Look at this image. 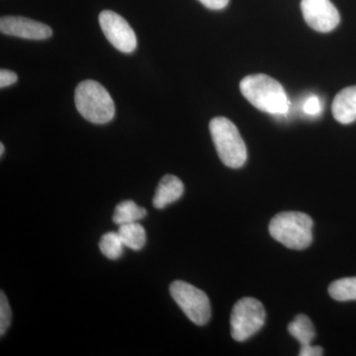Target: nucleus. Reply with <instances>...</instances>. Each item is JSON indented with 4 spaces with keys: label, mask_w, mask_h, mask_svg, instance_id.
Returning a JSON list of instances; mask_svg holds the SVG:
<instances>
[{
    "label": "nucleus",
    "mask_w": 356,
    "mask_h": 356,
    "mask_svg": "<svg viewBox=\"0 0 356 356\" xmlns=\"http://www.w3.org/2000/svg\"><path fill=\"white\" fill-rule=\"evenodd\" d=\"M241 92L255 108L271 115H285L290 102L284 88L266 74L245 76L240 83Z\"/></svg>",
    "instance_id": "1"
},
{
    "label": "nucleus",
    "mask_w": 356,
    "mask_h": 356,
    "mask_svg": "<svg viewBox=\"0 0 356 356\" xmlns=\"http://www.w3.org/2000/svg\"><path fill=\"white\" fill-rule=\"evenodd\" d=\"M312 218L305 213L290 211L276 215L269 224V234L291 250H305L313 242Z\"/></svg>",
    "instance_id": "2"
},
{
    "label": "nucleus",
    "mask_w": 356,
    "mask_h": 356,
    "mask_svg": "<svg viewBox=\"0 0 356 356\" xmlns=\"http://www.w3.org/2000/svg\"><path fill=\"white\" fill-rule=\"evenodd\" d=\"M79 114L93 124H106L115 116V104L107 89L95 81H81L74 91Z\"/></svg>",
    "instance_id": "3"
},
{
    "label": "nucleus",
    "mask_w": 356,
    "mask_h": 356,
    "mask_svg": "<svg viewBox=\"0 0 356 356\" xmlns=\"http://www.w3.org/2000/svg\"><path fill=\"white\" fill-rule=\"evenodd\" d=\"M209 128L222 163L231 168H242L247 161V147L235 124L225 117H216L211 120Z\"/></svg>",
    "instance_id": "4"
},
{
    "label": "nucleus",
    "mask_w": 356,
    "mask_h": 356,
    "mask_svg": "<svg viewBox=\"0 0 356 356\" xmlns=\"http://www.w3.org/2000/svg\"><path fill=\"white\" fill-rule=\"evenodd\" d=\"M266 318V310L261 302L252 297L241 299L232 311V337L240 343L247 341L264 327Z\"/></svg>",
    "instance_id": "5"
},
{
    "label": "nucleus",
    "mask_w": 356,
    "mask_h": 356,
    "mask_svg": "<svg viewBox=\"0 0 356 356\" xmlns=\"http://www.w3.org/2000/svg\"><path fill=\"white\" fill-rule=\"evenodd\" d=\"M170 292L191 322L197 325H204L209 322L211 305L205 292L181 280L175 281L170 285Z\"/></svg>",
    "instance_id": "6"
},
{
    "label": "nucleus",
    "mask_w": 356,
    "mask_h": 356,
    "mask_svg": "<svg viewBox=\"0 0 356 356\" xmlns=\"http://www.w3.org/2000/svg\"><path fill=\"white\" fill-rule=\"evenodd\" d=\"M99 24L104 36L117 50L130 54L137 48V37L133 28L118 13L104 10L99 14Z\"/></svg>",
    "instance_id": "7"
},
{
    "label": "nucleus",
    "mask_w": 356,
    "mask_h": 356,
    "mask_svg": "<svg viewBox=\"0 0 356 356\" xmlns=\"http://www.w3.org/2000/svg\"><path fill=\"white\" fill-rule=\"evenodd\" d=\"M301 10L307 24L318 32H331L341 21L331 0H302Z\"/></svg>",
    "instance_id": "8"
},
{
    "label": "nucleus",
    "mask_w": 356,
    "mask_h": 356,
    "mask_svg": "<svg viewBox=\"0 0 356 356\" xmlns=\"http://www.w3.org/2000/svg\"><path fill=\"white\" fill-rule=\"evenodd\" d=\"M0 31L7 36L28 40H46L53 35L50 26L22 16L1 17Z\"/></svg>",
    "instance_id": "9"
},
{
    "label": "nucleus",
    "mask_w": 356,
    "mask_h": 356,
    "mask_svg": "<svg viewBox=\"0 0 356 356\" xmlns=\"http://www.w3.org/2000/svg\"><path fill=\"white\" fill-rule=\"evenodd\" d=\"M184 185L179 178L166 175L161 178L154 193L153 204L156 209H163L184 195Z\"/></svg>",
    "instance_id": "10"
},
{
    "label": "nucleus",
    "mask_w": 356,
    "mask_h": 356,
    "mask_svg": "<svg viewBox=\"0 0 356 356\" xmlns=\"http://www.w3.org/2000/svg\"><path fill=\"white\" fill-rule=\"evenodd\" d=\"M334 119L341 124L356 121V86L346 88L337 93L332 106Z\"/></svg>",
    "instance_id": "11"
},
{
    "label": "nucleus",
    "mask_w": 356,
    "mask_h": 356,
    "mask_svg": "<svg viewBox=\"0 0 356 356\" xmlns=\"http://www.w3.org/2000/svg\"><path fill=\"white\" fill-rule=\"evenodd\" d=\"M118 234L124 245L131 250H140L146 245V229L139 222L121 225Z\"/></svg>",
    "instance_id": "12"
},
{
    "label": "nucleus",
    "mask_w": 356,
    "mask_h": 356,
    "mask_svg": "<svg viewBox=\"0 0 356 356\" xmlns=\"http://www.w3.org/2000/svg\"><path fill=\"white\" fill-rule=\"evenodd\" d=\"M288 332L299 341L301 346H310L315 339V329L309 317L300 314L288 325Z\"/></svg>",
    "instance_id": "13"
},
{
    "label": "nucleus",
    "mask_w": 356,
    "mask_h": 356,
    "mask_svg": "<svg viewBox=\"0 0 356 356\" xmlns=\"http://www.w3.org/2000/svg\"><path fill=\"white\" fill-rule=\"evenodd\" d=\"M146 215L147 210L145 208L140 207L132 200H126L119 203L115 208L113 222L119 226L138 222L144 219Z\"/></svg>",
    "instance_id": "14"
},
{
    "label": "nucleus",
    "mask_w": 356,
    "mask_h": 356,
    "mask_svg": "<svg viewBox=\"0 0 356 356\" xmlns=\"http://www.w3.org/2000/svg\"><path fill=\"white\" fill-rule=\"evenodd\" d=\"M329 294L337 301L356 300V277L343 278L334 281L329 287Z\"/></svg>",
    "instance_id": "15"
},
{
    "label": "nucleus",
    "mask_w": 356,
    "mask_h": 356,
    "mask_svg": "<svg viewBox=\"0 0 356 356\" xmlns=\"http://www.w3.org/2000/svg\"><path fill=\"white\" fill-rule=\"evenodd\" d=\"M125 248L118 232L117 233L109 232V233L104 234L99 242V248L102 254L112 261L120 259Z\"/></svg>",
    "instance_id": "16"
},
{
    "label": "nucleus",
    "mask_w": 356,
    "mask_h": 356,
    "mask_svg": "<svg viewBox=\"0 0 356 356\" xmlns=\"http://www.w3.org/2000/svg\"><path fill=\"white\" fill-rule=\"evenodd\" d=\"M10 306H9L8 300H7L6 294L3 291L0 293V336L3 337L9 325L11 324Z\"/></svg>",
    "instance_id": "17"
},
{
    "label": "nucleus",
    "mask_w": 356,
    "mask_h": 356,
    "mask_svg": "<svg viewBox=\"0 0 356 356\" xmlns=\"http://www.w3.org/2000/svg\"><path fill=\"white\" fill-rule=\"evenodd\" d=\"M304 112L310 116H316L322 111V103L317 96H310L303 105Z\"/></svg>",
    "instance_id": "18"
},
{
    "label": "nucleus",
    "mask_w": 356,
    "mask_h": 356,
    "mask_svg": "<svg viewBox=\"0 0 356 356\" xmlns=\"http://www.w3.org/2000/svg\"><path fill=\"white\" fill-rule=\"evenodd\" d=\"M18 76L15 72L9 70H0V88H4L13 86L17 81Z\"/></svg>",
    "instance_id": "19"
},
{
    "label": "nucleus",
    "mask_w": 356,
    "mask_h": 356,
    "mask_svg": "<svg viewBox=\"0 0 356 356\" xmlns=\"http://www.w3.org/2000/svg\"><path fill=\"white\" fill-rule=\"evenodd\" d=\"M199 1L212 10H221L228 6L229 0H199Z\"/></svg>",
    "instance_id": "20"
},
{
    "label": "nucleus",
    "mask_w": 356,
    "mask_h": 356,
    "mask_svg": "<svg viewBox=\"0 0 356 356\" xmlns=\"http://www.w3.org/2000/svg\"><path fill=\"white\" fill-rule=\"evenodd\" d=\"M324 355L323 348L318 346H305L300 348V356H321Z\"/></svg>",
    "instance_id": "21"
},
{
    "label": "nucleus",
    "mask_w": 356,
    "mask_h": 356,
    "mask_svg": "<svg viewBox=\"0 0 356 356\" xmlns=\"http://www.w3.org/2000/svg\"><path fill=\"white\" fill-rule=\"evenodd\" d=\"M4 152H6V147H4V145L0 144V156H3Z\"/></svg>",
    "instance_id": "22"
}]
</instances>
